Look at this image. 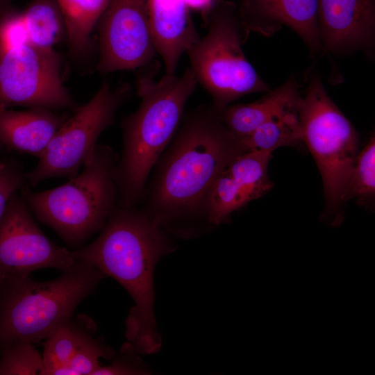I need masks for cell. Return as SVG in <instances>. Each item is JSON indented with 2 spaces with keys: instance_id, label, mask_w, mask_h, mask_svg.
I'll list each match as a JSON object with an SVG mask.
<instances>
[{
  "instance_id": "cell-1",
  "label": "cell",
  "mask_w": 375,
  "mask_h": 375,
  "mask_svg": "<svg viewBox=\"0 0 375 375\" xmlns=\"http://www.w3.org/2000/svg\"><path fill=\"white\" fill-rule=\"evenodd\" d=\"M247 150L212 105L190 110L154 165L141 208L169 233L188 236L200 224H208V199L216 180Z\"/></svg>"
},
{
  "instance_id": "cell-2",
  "label": "cell",
  "mask_w": 375,
  "mask_h": 375,
  "mask_svg": "<svg viewBox=\"0 0 375 375\" xmlns=\"http://www.w3.org/2000/svg\"><path fill=\"white\" fill-rule=\"evenodd\" d=\"M99 236L71 254L117 281L134 301L126 319L127 346L134 352L151 353L161 341L153 315V272L160 258L175 245L166 230L141 208L117 206Z\"/></svg>"
},
{
  "instance_id": "cell-3",
  "label": "cell",
  "mask_w": 375,
  "mask_h": 375,
  "mask_svg": "<svg viewBox=\"0 0 375 375\" xmlns=\"http://www.w3.org/2000/svg\"><path fill=\"white\" fill-rule=\"evenodd\" d=\"M197 83L190 67L180 76L165 74L159 80L149 73L138 76L140 104L122 122L123 149L115 169L117 206L140 205L148 177L176 133Z\"/></svg>"
},
{
  "instance_id": "cell-4",
  "label": "cell",
  "mask_w": 375,
  "mask_h": 375,
  "mask_svg": "<svg viewBox=\"0 0 375 375\" xmlns=\"http://www.w3.org/2000/svg\"><path fill=\"white\" fill-rule=\"evenodd\" d=\"M106 276L76 261L55 279L40 282L28 276L0 281V348L17 341L47 339L72 319L78 305Z\"/></svg>"
},
{
  "instance_id": "cell-5",
  "label": "cell",
  "mask_w": 375,
  "mask_h": 375,
  "mask_svg": "<svg viewBox=\"0 0 375 375\" xmlns=\"http://www.w3.org/2000/svg\"><path fill=\"white\" fill-rule=\"evenodd\" d=\"M118 156L97 144L83 171L65 184L41 192L24 189L30 210L70 247H79L103 228L117 206L115 169Z\"/></svg>"
},
{
  "instance_id": "cell-6",
  "label": "cell",
  "mask_w": 375,
  "mask_h": 375,
  "mask_svg": "<svg viewBox=\"0 0 375 375\" xmlns=\"http://www.w3.org/2000/svg\"><path fill=\"white\" fill-rule=\"evenodd\" d=\"M205 35L186 52L197 81L219 111L240 97L270 90L242 50L249 31L238 9L230 1H217L204 19Z\"/></svg>"
},
{
  "instance_id": "cell-7",
  "label": "cell",
  "mask_w": 375,
  "mask_h": 375,
  "mask_svg": "<svg viewBox=\"0 0 375 375\" xmlns=\"http://www.w3.org/2000/svg\"><path fill=\"white\" fill-rule=\"evenodd\" d=\"M297 111L303 142L322 175L326 211L337 215L347 201L358 156V135L326 93L318 74H312Z\"/></svg>"
},
{
  "instance_id": "cell-8",
  "label": "cell",
  "mask_w": 375,
  "mask_h": 375,
  "mask_svg": "<svg viewBox=\"0 0 375 375\" xmlns=\"http://www.w3.org/2000/svg\"><path fill=\"white\" fill-rule=\"evenodd\" d=\"M131 87L112 89L103 81L85 104L78 106L56 131L35 167L25 172L28 187L51 178L76 176L92 156L101 134L112 126Z\"/></svg>"
},
{
  "instance_id": "cell-9",
  "label": "cell",
  "mask_w": 375,
  "mask_h": 375,
  "mask_svg": "<svg viewBox=\"0 0 375 375\" xmlns=\"http://www.w3.org/2000/svg\"><path fill=\"white\" fill-rule=\"evenodd\" d=\"M15 106L74 111L78 104L61 78L53 49L30 42L0 53V110Z\"/></svg>"
},
{
  "instance_id": "cell-10",
  "label": "cell",
  "mask_w": 375,
  "mask_h": 375,
  "mask_svg": "<svg viewBox=\"0 0 375 375\" xmlns=\"http://www.w3.org/2000/svg\"><path fill=\"white\" fill-rule=\"evenodd\" d=\"M18 193L11 197L0 220V281L28 276L42 268L70 269L76 263L71 251L44 234Z\"/></svg>"
},
{
  "instance_id": "cell-11",
  "label": "cell",
  "mask_w": 375,
  "mask_h": 375,
  "mask_svg": "<svg viewBox=\"0 0 375 375\" xmlns=\"http://www.w3.org/2000/svg\"><path fill=\"white\" fill-rule=\"evenodd\" d=\"M101 74L148 65L156 54L148 22L147 0H111L97 25Z\"/></svg>"
},
{
  "instance_id": "cell-12",
  "label": "cell",
  "mask_w": 375,
  "mask_h": 375,
  "mask_svg": "<svg viewBox=\"0 0 375 375\" xmlns=\"http://www.w3.org/2000/svg\"><path fill=\"white\" fill-rule=\"evenodd\" d=\"M318 26L322 51L373 57L375 0H318Z\"/></svg>"
},
{
  "instance_id": "cell-13",
  "label": "cell",
  "mask_w": 375,
  "mask_h": 375,
  "mask_svg": "<svg viewBox=\"0 0 375 375\" xmlns=\"http://www.w3.org/2000/svg\"><path fill=\"white\" fill-rule=\"evenodd\" d=\"M238 11L249 33L271 36L285 25L301 38L312 56L322 51L318 0H242Z\"/></svg>"
},
{
  "instance_id": "cell-14",
  "label": "cell",
  "mask_w": 375,
  "mask_h": 375,
  "mask_svg": "<svg viewBox=\"0 0 375 375\" xmlns=\"http://www.w3.org/2000/svg\"><path fill=\"white\" fill-rule=\"evenodd\" d=\"M152 42L164 63L165 74H173L183 53L201 37L184 0H147Z\"/></svg>"
},
{
  "instance_id": "cell-15",
  "label": "cell",
  "mask_w": 375,
  "mask_h": 375,
  "mask_svg": "<svg viewBox=\"0 0 375 375\" xmlns=\"http://www.w3.org/2000/svg\"><path fill=\"white\" fill-rule=\"evenodd\" d=\"M53 110H0V143L9 151L39 158L67 119Z\"/></svg>"
},
{
  "instance_id": "cell-16",
  "label": "cell",
  "mask_w": 375,
  "mask_h": 375,
  "mask_svg": "<svg viewBox=\"0 0 375 375\" xmlns=\"http://www.w3.org/2000/svg\"><path fill=\"white\" fill-rule=\"evenodd\" d=\"M299 88L291 76L255 102L228 105L217 111L226 126L240 139L272 117L297 108L301 97Z\"/></svg>"
},
{
  "instance_id": "cell-17",
  "label": "cell",
  "mask_w": 375,
  "mask_h": 375,
  "mask_svg": "<svg viewBox=\"0 0 375 375\" xmlns=\"http://www.w3.org/2000/svg\"><path fill=\"white\" fill-rule=\"evenodd\" d=\"M111 0H56L66 25L71 53L87 56L92 44L91 35Z\"/></svg>"
},
{
  "instance_id": "cell-18",
  "label": "cell",
  "mask_w": 375,
  "mask_h": 375,
  "mask_svg": "<svg viewBox=\"0 0 375 375\" xmlns=\"http://www.w3.org/2000/svg\"><path fill=\"white\" fill-rule=\"evenodd\" d=\"M22 14L31 44L51 49L67 40L65 22L56 0H33Z\"/></svg>"
},
{
  "instance_id": "cell-19",
  "label": "cell",
  "mask_w": 375,
  "mask_h": 375,
  "mask_svg": "<svg viewBox=\"0 0 375 375\" xmlns=\"http://www.w3.org/2000/svg\"><path fill=\"white\" fill-rule=\"evenodd\" d=\"M94 337L72 319L58 328L44 344L42 358L46 375H62L69 362Z\"/></svg>"
},
{
  "instance_id": "cell-20",
  "label": "cell",
  "mask_w": 375,
  "mask_h": 375,
  "mask_svg": "<svg viewBox=\"0 0 375 375\" xmlns=\"http://www.w3.org/2000/svg\"><path fill=\"white\" fill-rule=\"evenodd\" d=\"M240 140L249 149L271 153L278 147L303 142L297 108L272 117Z\"/></svg>"
},
{
  "instance_id": "cell-21",
  "label": "cell",
  "mask_w": 375,
  "mask_h": 375,
  "mask_svg": "<svg viewBox=\"0 0 375 375\" xmlns=\"http://www.w3.org/2000/svg\"><path fill=\"white\" fill-rule=\"evenodd\" d=\"M271 158V152L249 149L235 157L225 171L254 200L261 197L272 188L267 174V166Z\"/></svg>"
},
{
  "instance_id": "cell-22",
  "label": "cell",
  "mask_w": 375,
  "mask_h": 375,
  "mask_svg": "<svg viewBox=\"0 0 375 375\" xmlns=\"http://www.w3.org/2000/svg\"><path fill=\"white\" fill-rule=\"evenodd\" d=\"M248 193L225 171L216 180L208 203V224L218 225L251 201Z\"/></svg>"
},
{
  "instance_id": "cell-23",
  "label": "cell",
  "mask_w": 375,
  "mask_h": 375,
  "mask_svg": "<svg viewBox=\"0 0 375 375\" xmlns=\"http://www.w3.org/2000/svg\"><path fill=\"white\" fill-rule=\"evenodd\" d=\"M0 375H46L42 356L29 342L7 344L0 348Z\"/></svg>"
},
{
  "instance_id": "cell-24",
  "label": "cell",
  "mask_w": 375,
  "mask_h": 375,
  "mask_svg": "<svg viewBox=\"0 0 375 375\" xmlns=\"http://www.w3.org/2000/svg\"><path fill=\"white\" fill-rule=\"evenodd\" d=\"M375 194V140L372 137L358 154L352 172L347 200L356 199L365 203Z\"/></svg>"
},
{
  "instance_id": "cell-25",
  "label": "cell",
  "mask_w": 375,
  "mask_h": 375,
  "mask_svg": "<svg viewBox=\"0 0 375 375\" xmlns=\"http://www.w3.org/2000/svg\"><path fill=\"white\" fill-rule=\"evenodd\" d=\"M22 165L14 160H0V220L11 197L26 187Z\"/></svg>"
},
{
  "instance_id": "cell-26",
  "label": "cell",
  "mask_w": 375,
  "mask_h": 375,
  "mask_svg": "<svg viewBox=\"0 0 375 375\" xmlns=\"http://www.w3.org/2000/svg\"><path fill=\"white\" fill-rule=\"evenodd\" d=\"M124 355L108 366H101L94 375L142 374L145 370L135 361H131L127 350L123 347Z\"/></svg>"
},
{
  "instance_id": "cell-27",
  "label": "cell",
  "mask_w": 375,
  "mask_h": 375,
  "mask_svg": "<svg viewBox=\"0 0 375 375\" xmlns=\"http://www.w3.org/2000/svg\"><path fill=\"white\" fill-rule=\"evenodd\" d=\"M189 9L199 11L205 19L217 3V0H184Z\"/></svg>"
},
{
  "instance_id": "cell-28",
  "label": "cell",
  "mask_w": 375,
  "mask_h": 375,
  "mask_svg": "<svg viewBox=\"0 0 375 375\" xmlns=\"http://www.w3.org/2000/svg\"><path fill=\"white\" fill-rule=\"evenodd\" d=\"M11 0H0V10L10 8Z\"/></svg>"
},
{
  "instance_id": "cell-29",
  "label": "cell",
  "mask_w": 375,
  "mask_h": 375,
  "mask_svg": "<svg viewBox=\"0 0 375 375\" xmlns=\"http://www.w3.org/2000/svg\"><path fill=\"white\" fill-rule=\"evenodd\" d=\"M6 9V10H8ZM6 10H0V22H1V18H2V16L4 13V12ZM1 48H0V53H1Z\"/></svg>"
},
{
  "instance_id": "cell-30",
  "label": "cell",
  "mask_w": 375,
  "mask_h": 375,
  "mask_svg": "<svg viewBox=\"0 0 375 375\" xmlns=\"http://www.w3.org/2000/svg\"><path fill=\"white\" fill-rule=\"evenodd\" d=\"M2 147H3V145L0 143V150H1V149Z\"/></svg>"
}]
</instances>
